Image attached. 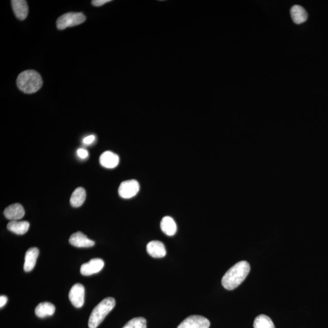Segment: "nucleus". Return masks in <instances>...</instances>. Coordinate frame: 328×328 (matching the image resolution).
Segmentation results:
<instances>
[{
  "label": "nucleus",
  "mask_w": 328,
  "mask_h": 328,
  "mask_svg": "<svg viewBox=\"0 0 328 328\" xmlns=\"http://www.w3.org/2000/svg\"><path fill=\"white\" fill-rule=\"evenodd\" d=\"M250 266L249 262L241 261L229 269L222 279V284L228 290H233L243 283L249 274Z\"/></svg>",
  "instance_id": "1"
},
{
  "label": "nucleus",
  "mask_w": 328,
  "mask_h": 328,
  "mask_svg": "<svg viewBox=\"0 0 328 328\" xmlns=\"http://www.w3.org/2000/svg\"><path fill=\"white\" fill-rule=\"evenodd\" d=\"M16 85L20 90L26 94L37 92L43 85L42 77L33 70H27L20 74L16 79Z\"/></svg>",
  "instance_id": "2"
},
{
  "label": "nucleus",
  "mask_w": 328,
  "mask_h": 328,
  "mask_svg": "<svg viewBox=\"0 0 328 328\" xmlns=\"http://www.w3.org/2000/svg\"><path fill=\"white\" fill-rule=\"evenodd\" d=\"M114 298L107 297L100 301L91 312L88 321L90 328H97L111 311L115 307Z\"/></svg>",
  "instance_id": "3"
},
{
  "label": "nucleus",
  "mask_w": 328,
  "mask_h": 328,
  "mask_svg": "<svg viewBox=\"0 0 328 328\" xmlns=\"http://www.w3.org/2000/svg\"><path fill=\"white\" fill-rule=\"evenodd\" d=\"M86 20V16L81 13H69L60 16L57 20V27L60 30L77 26Z\"/></svg>",
  "instance_id": "4"
},
{
  "label": "nucleus",
  "mask_w": 328,
  "mask_h": 328,
  "mask_svg": "<svg viewBox=\"0 0 328 328\" xmlns=\"http://www.w3.org/2000/svg\"><path fill=\"white\" fill-rule=\"evenodd\" d=\"M139 190V182L136 180H131L122 182L118 189V192L122 198L130 199L136 196Z\"/></svg>",
  "instance_id": "5"
},
{
  "label": "nucleus",
  "mask_w": 328,
  "mask_h": 328,
  "mask_svg": "<svg viewBox=\"0 0 328 328\" xmlns=\"http://www.w3.org/2000/svg\"><path fill=\"white\" fill-rule=\"evenodd\" d=\"M85 288L82 284L77 283L72 287L69 298L74 307L80 308L83 306L85 303Z\"/></svg>",
  "instance_id": "6"
},
{
  "label": "nucleus",
  "mask_w": 328,
  "mask_h": 328,
  "mask_svg": "<svg viewBox=\"0 0 328 328\" xmlns=\"http://www.w3.org/2000/svg\"><path fill=\"white\" fill-rule=\"evenodd\" d=\"M211 323L201 315H191L183 320L177 328H209Z\"/></svg>",
  "instance_id": "7"
},
{
  "label": "nucleus",
  "mask_w": 328,
  "mask_h": 328,
  "mask_svg": "<svg viewBox=\"0 0 328 328\" xmlns=\"http://www.w3.org/2000/svg\"><path fill=\"white\" fill-rule=\"evenodd\" d=\"M105 262L100 259H94L90 262L82 265L81 273L82 276H90L97 274L104 267Z\"/></svg>",
  "instance_id": "8"
},
{
  "label": "nucleus",
  "mask_w": 328,
  "mask_h": 328,
  "mask_svg": "<svg viewBox=\"0 0 328 328\" xmlns=\"http://www.w3.org/2000/svg\"><path fill=\"white\" fill-rule=\"evenodd\" d=\"M69 242L72 246L77 247H91L95 246V242L90 240L87 236L81 231H77L70 236Z\"/></svg>",
  "instance_id": "9"
},
{
  "label": "nucleus",
  "mask_w": 328,
  "mask_h": 328,
  "mask_svg": "<svg viewBox=\"0 0 328 328\" xmlns=\"http://www.w3.org/2000/svg\"><path fill=\"white\" fill-rule=\"evenodd\" d=\"M147 251L151 257L159 259L165 256L167 254L165 246L161 241H152L147 246Z\"/></svg>",
  "instance_id": "10"
},
{
  "label": "nucleus",
  "mask_w": 328,
  "mask_h": 328,
  "mask_svg": "<svg viewBox=\"0 0 328 328\" xmlns=\"http://www.w3.org/2000/svg\"><path fill=\"white\" fill-rule=\"evenodd\" d=\"M25 214V212L23 206L18 203L11 205L4 211V216L11 221H18L22 218Z\"/></svg>",
  "instance_id": "11"
},
{
  "label": "nucleus",
  "mask_w": 328,
  "mask_h": 328,
  "mask_svg": "<svg viewBox=\"0 0 328 328\" xmlns=\"http://www.w3.org/2000/svg\"><path fill=\"white\" fill-rule=\"evenodd\" d=\"M119 157L117 154L110 151H105L101 154L99 158L101 165L107 168H115L119 164Z\"/></svg>",
  "instance_id": "12"
},
{
  "label": "nucleus",
  "mask_w": 328,
  "mask_h": 328,
  "mask_svg": "<svg viewBox=\"0 0 328 328\" xmlns=\"http://www.w3.org/2000/svg\"><path fill=\"white\" fill-rule=\"evenodd\" d=\"M38 255L39 250L37 247H31L27 250L25 254L24 271L28 272L34 268Z\"/></svg>",
  "instance_id": "13"
},
{
  "label": "nucleus",
  "mask_w": 328,
  "mask_h": 328,
  "mask_svg": "<svg viewBox=\"0 0 328 328\" xmlns=\"http://www.w3.org/2000/svg\"><path fill=\"white\" fill-rule=\"evenodd\" d=\"M14 14L19 20H24L28 15V6L25 0H13L11 1Z\"/></svg>",
  "instance_id": "14"
},
{
  "label": "nucleus",
  "mask_w": 328,
  "mask_h": 328,
  "mask_svg": "<svg viewBox=\"0 0 328 328\" xmlns=\"http://www.w3.org/2000/svg\"><path fill=\"white\" fill-rule=\"evenodd\" d=\"M161 229L165 235L172 236L177 231V225L172 217L164 216L161 221Z\"/></svg>",
  "instance_id": "15"
},
{
  "label": "nucleus",
  "mask_w": 328,
  "mask_h": 328,
  "mask_svg": "<svg viewBox=\"0 0 328 328\" xmlns=\"http://www.w3.org/2000/svg\"><path fill=\"white\" fill-rule=\"evenodd\" d=\"M291 18L294 23L300 25L308 19V13L302 6L295 5L291 9Z\"/></svg>",
  "instance_id": "16"
},
{
  "label": "nucleus",
  "mask_w": 328,
  "mask_h": 328,
  "mask_svg": "<svg viewBox=\"0 0 328 328\" xmlns=\"http://www.w3.org/2000/svg\"><path fill=\"white\" fill-rule=\"evenodd\" d=\"M30 226V224L28 221H11L7 225V228L9 231L17 235H23L27 232Z\"/></svg>",
  "instance_id": "17"
},
{
  "label": "nucleus",
  "mask_w": 328,
  "mask_h": 328,
  "mask_svg": "<svg viewBox=\"0 0 328 328\" xmlns=\"http://www.w3.org/2000/svg\"><path fill=\"white\" fill-rule=\"evenodd\" d=\"M55 311V307L53 304L49 302H43L38 304L35 308V313L38 317L45 318L54 314Z\"/></svg>",
  "instance_id": "18"
},
{
  "label": "nucleus",
  "mask_w": 328,
  "mask_h": 328,
  "mask_svg": "<svg viewBox=\"0 0 328 328\" xmlns=\"http://www.w3.org/2000/svg\"><path fill=\"white\" fill-rule=\"evenodd\" d=\"M86 199V191L82 187L77 188L70 198V203L73 207H79L84 203Z\"/></svg>",
  "instance_id": "19"
},
{
  "label": "nucleus",
  "mask_w": 328,
  "mask_h": 328,
  "mask_svg": "<svg viewBox=\"0 0 328 328\" xmlns=\"http://www.w3.org/2000/svg\"><path fill=\"white\" fill-rule=\"evenodd\" d=\"M254 328H276L271 318L266 315H260L255 318L254 323Z\"/></svg>",
  "instance_id": "20"
},
{
  "label": "nucleus",
  "mask_w": 328,
  "mask_h": 328,
  "mask_svg": "<svg viewBox=\"0 0 328 328\" xmlns=\"http://www.w3.org/2000/svg\"><path fill=\"white\" fill-rule=\"evenodd\" d=\"M122 328H147V320L143 317L134 318Z\"/></svg>",
  "instance_id": "21"
},
{
  "label": "nucleus",
  "mask_w": 328,
  "mask_h": 328,
  "mask_svg": "<svg viewBox=\"0 0 328 328\" xmlns=\"http://www.w3.org/2000/svg\"><path fill=\"white\" fill-rule=\"evenodd\" d=\"M77 155L79 156V158L85 159L87 158L88 156V152L87 150H86L85 149L79 148L78 150H77Z\"/></svg>",
  "instance_id": "22"
},
{
  "label": "nucleus",
  "mask_w": 328,
  "mask_h": 328,
  "mask_svg": "<svg viewBox=\"0 0 328 328\" xmlns=\"http://www.w3.org/2000/svg\"><path fill=\"white\" fill-rule=\"evenodd\" d=\"M110 1L111 0H94V1H92V4L93 6L96 7H100Z\"/></svg>",
  "instance_id": "23"
},
{
  "label": "nucleus",
  "mask_w": 328,
  "mask_h": 328,
  "mask_svg": "<svg viewBox=\"0 0 328 328\" xmlns=\"http://www.w3.org/2000/svg\"><path fill=\"white\" fill-rule=\"evenodd\" d=\"M95 136H94V135H90V136H88L86 137L85 138H84L83 142L86 145L91 144L95 141Z\"/></svg>",
  "instance_id": "24"
},
{
  "label": "nucleus",
  "mask_w": 328,
  "mask_h": 328,
  "mask_svg": "<svg viewBox=\"0 0 328 328\" xmlns=\"http://www.w3.org/2000/svg\"><path fill=\"white\" fill-rule=\"evenodd\" d=\"M8 302V297L5 295L0 296V308H2Z\"/></svg>",
  "instance_id": "25"
}]
</instances>
